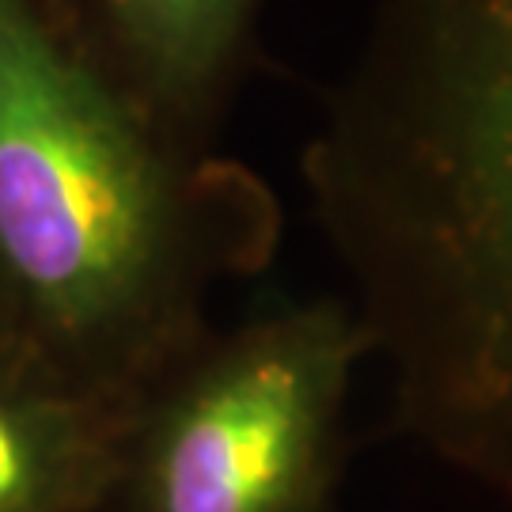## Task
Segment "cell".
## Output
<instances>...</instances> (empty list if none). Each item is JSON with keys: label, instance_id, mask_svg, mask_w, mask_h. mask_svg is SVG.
I'll use <instances>...</instances> for the list:
<instances>
[{"label": "cell", "instance_id": "cell-1", "mask_svg": "<svg viewBox=\"0 0 512 512\" xmlns=\"http://www.w3.org/2000/svg\"><path fill=\"white\" fill-rule=\"evenodd\" d=\"M300 179L391 429L512 512V0H372Z\"/></svg>", "mask_w": 512, "mask_h": 512}, {"label": "cell", "instance_id": "cell-2", "mask_svg": "<svg viewBox=\"0 0 512 512\" xmlns=\"http://www.w3.org/2000/svg\"><path fill=\"white\" fill-rule=\"evenodd\" d=\"M274 186L186 141L114 80L54 0H0V334L126 410L270 270Z\"/></svg>", "mask_w": 512, "mask_h": 512}, {"label": "cell", "instance_id": "cell-3", "mask_svg": "<svg viewBox=\"0 0 512 512\" xmlns=\"http://www.w3.org/2000/svg\"><path fill=\"white\" fill-rule=\"evenodd\" d=\"M365 361L346 296L213 323L122 410L103 512H338Z\"/></svg>", "mask_w": 512, "mask_h": 512}, {"label": "cell", "instance_id": "cell-4", "mask_svg": "<svg viewBox=\"0 0 512 512\" xmlns=\"http://www.w3.org/2000/svg\"><path fill=\"white\" fill-rule=\"evenodd\" d=\"M88 54L186 141L220 145L262 65L266 0H54Z\"/></svg>", "mask_w": 512, "mask_h": 512}, {"label": "cell", "instance_id": "cell-5", "mask_svg": "<svg viewBox=\"0 0 512 512\" xmlns=\"http://www.w3.org/2000/svg\"><path fill=\"white\" fill-rule=\"evenodd\" d=\"M118 425L0 334V512H103Z\"/></svg>", "mask_w": 512, "mask_h": 512}]
</instances>
